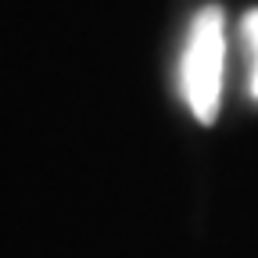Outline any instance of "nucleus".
<instances>
[{
  "mask_svg": "<svg viewBox=\"0 0 258 258\" xmlns=\"http://www.w3.org/2000/svg\"><path fill=\"white\" fill-rule=\"evenodd\" d=\"M244 40L251 50V97L258 101V8L244 15Z\"/></svg>",
  "mask_w": 258,
  "mask_h": 258,
  "instance_id": "2",
  "label": "nucleus"
},
{
  "mask_svg": "<svg viewBox=\"0 0 258 258\" xmlns=\"http://www.w3.org/2000/svg\"><path fill=\"white\" fill-rule=\"evenodd\" d=\"M222 69H226V22L222 8H201L190 25L183 64H179V86L183 101L201 125L219 118L222 101Z\"/></svg>",
  "mask_w": 258,
  "mask_h": 258,
  "instance_id": "1",
  "label": "nucleus"
}]
</instances>
